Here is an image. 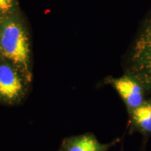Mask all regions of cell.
Here are the masks:
<instances>
[{
	"label": "cell",
	"instance_id": "obj_1",
	"mask_svg": "<svg viewBox=\"0 0 151 151\" xmlns=\"http://www.w3.org/2000/svg\"><path fill=\"white\" fill-rule=\"evenodd\" d=\"M0 52L22 73L28 82L32 79L28 38L20 24H5L0 34Z\"/></svg>",
	"mask_w": 151,
	"mask_h": 151
},
{
	"label": "cell",
	"instance_id": "obj_2",
	"mask_svg": "<svg viewBox=\"0 0 151 151\" xmlns=\"http://www.w3.org/2000/svg\"><path fill=\"white\" fill-rule=\"evenodd\" d=\"M126 73L140 81L151 96V20L141 32L130 52Z\"/></svg>",
	"mask_w": 151,
	"mask_h": 151
},
{
	"label": "cell",
	"instance_id": "obj_6",
	"mask_svg": "<svg viewBox=\"0 0 151 151\" xmlns=\"http://www.w3.org/2000/svg\"><path fill=\"white\" fill-rule=\"evenodd\" d=\"M127 114L129 132L140 134L146 142L151 137V96Z\"/></svg>",
	"mask_w": 151,
	"mask_h": 151
},
{
	"label": "cell",
	"instance_id": "obj_5",
	"mask_svg": "<svg viewBox=\"0 0 151 151\" xmlns=\"http://www.w3.org/2000/svg\"><path fill=\"white\" fill-rule=\"evenodd\" d=\"M120 141L116 138L111 142L102 143L91 132L66 137L58 151H109Z\"/></svg>",
	"mask_w": 151,
	"mask_h": 151
},
{
	"label": "cell",
	"instance_id": "obj_4",
	"mask_svg": "<svg viewBox=\"0 0 151 151\" xmlns=\"http://www.w3.org/2000/svg\"><path fill=\"white\" fill-rule=\"evenodd\" d=\"M106 82L113 87L121 98L127 113L137 108L150 96L140 81L130 73H125L118 78H108Z\"/></svg>",
	"mask_w": 151,
	"mask_h": 151
},
{
	"label": "cell",
	"instance_id": "obj_7",
	"mask_svg": "<svg viewBox=\"0 0 151 151\" xmlns=\"http://www.w3.org/2000/svg\"><path fill=\"white\" fill-rule=\"evenodd\" d=\"M14 0H0V13H6L12 9Z\"/></svg>",
	"mask_w": 151,
	"mask_h": 151
},
{
	"label": "cell",
	"instance_id": "obj_3",
	"mask_svg": "<svg viewBox=\"0 0 151 151\" xmlns=\"http://www.w3.org/2000/svg\"><path fill=\"white\" fill-rule=\"evenodd\" d=\"M25 82L27 79L12 63L0 60V104L21 102L25 96Z\"/></svg>",
	"mask_w": 151,
	"mask_h": 151
}]
</instances>
